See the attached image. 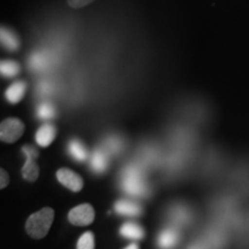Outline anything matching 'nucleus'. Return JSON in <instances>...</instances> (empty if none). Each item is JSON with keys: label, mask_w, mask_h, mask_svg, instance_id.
Returning <instances> with one entry per match:
<instances>
[{"label": "nucleus", "mask_w": 249, "mask_h": 249, "mask_svg": "<svg viewBox=\"0 0 249 249\" xmlns=\"http://www.w3.org/2000/svg\"><path fill=\"white\" fill-rule=\"evenodd\" d=\"M191 249H202V248H200V247H192Z\"/></svg>", "instance_id": "nucleus-24"}, {"label": "nucleus", "mask_w": 249, "mask_h": 249, "mask_svg": "<svg viewBox=\"0 0 249 249\" xmlns=\"http://www.w3.org/2000/svg\"><path fill=\"white\" fill-rule=\"evenodd\" d=\"M30 66L34 71H44L51 66V55L46 52H36L31 55Z\"/></svg>", "instance_id": "nucleus-13"}, {"label": "nucleus", "mask_w": 249, "mask_h": 249, "mask_svg": "<svg viewBox=\"0 0 249 249\" xmlns=\"http://www.w3.org/2000/svg\"><path fill=\"white\" fill-rule=\"evenodd\" d=\"M0 71H1V75L6 77H14L20 71V66L15 61L4 60L0 64Z\"/></svg>", "instance_id": "nucleus-16"}, {"label": "nucleus", "mask_w": 249, "mask_h": 249, "mask_svg": "<svg viewBox=\"0 0 249 249\" xmlns=\"http://www.w3.org/2000/svg\"><path fill=\"white\" fill-rule=\"evenodd\" d=\"M68 152L75 160L83 161L88 158V150L79 140H71L68 144Z\"/></svg>", "instance_id": "nucleus-14"}, {"label": "nucleus", "mask_w": 249, "mask_h": 249, "mask_svg": "<svg viewBox=\"0 0 249 249\" xmlns=\"http://www.w3.org/2000/svg\"><path fill=\"white\" fill-rule=\"evenodd\" d=\"M77 249H95V236L91 232H86L77 241Z\"/></svg>", "instance_id": "nucleus-17"}, {"label": "nucleus", "mask_w": 249, "mask_h": 249, "mask_svg": "<svg viewBox=\"0 0 249 249\" xmlns=\"http://www.w3.org/2000/svg\"><path fill=\"white\" fill-rule=\"evenodd\" d=\"M24 132V124L17 118H7L0 126V139L2 142L14 143L22 136Z\"/></svg>", "instance_id": "nucleus-3"}, {"label": "nucleus", "mask_w": 249, "mask_h": 249, "mask_svg": "<svg viewBox=\"0 0 249 249\" xmlns=\"http://www.w3.org/2000/svg\"><path fill=\"white\" fill-rule=\"evenodd\" d=\"M24 92H26V83L22 81H18L8 87L6 91V99L12 104H17L23 98Z\"/></svg>", "instance_id": "nucleus-11"}, {"label": "nucleus", "mask_w": 249, "mask_h": 249, "mask_svg": "<svg viewBox=\"0 0 249 249\" xmlns=\"http://www.w3.org/2000/svg\"><path fill=\"white\" fill-rule=\"evenodd\" d=\"M116 213L123 216L136 217L142 213V207L138 202L129 201V200H119L114 204Z\"/></svg>", "instance_id": "nucleus-7"}, {"label": "nucleus", "mask_w": 249, "mask_h": 249, "mask_svg": "<svg viewBox=\"0 0 249 249\" xmlns=\"http://www.w3.org/2000/svg\"><path fill=\"white\" fill-rule=\"evenodd\" d=\"M22 152L26 155V164L23 165L22 176L28 181H35L39 176V167L36 164L35 160L38 156V152L35 148L30 145H24L22 148Z\"/></svg>", "instance_id": "nucleus-5"}, {"label": "nucleus", "mask_w": 249, "mask_h": 249, "mask_svg": "<svg viewBox=\"0 0 249 249\" xmlns=\"http://www.w3.org/2000/svg\"><path fill=\"white\" fill-rule=\"evenodd\" d=\"M90 167L96 173L105 172L108 167V158L107 152L101 150V149H97L93 152L91 160H90Z\"/></svg>", "instance_id": "nucleus-9"}, {"label": "nucleus", "mask_w": 249, "mask_h": 249, "mask_svg": "<svg viewBox=\"0 0 249 249\" xmlns=\"http://www.w3.org/2000/svg\"><path fill=\"white\" fill-rule=\"evenodd\" d=\"M57 129L52 124H44L37 130L36 133V142L40 147H49L55 138Z\"/></svg>", "instance_id": "nucleus-8"}, {"label": "nucleus", "mask_w": 249, "mask_h": 249, "mask_svg": "<svg viewBox=\"0 0 249 249\" xmlns=\"http://www.w3.org/2000/svg\"><path fill=\"white\" fill-rule=\"evenodd\" d=\"M95 219V210L90 204H81L73 208L68 213V220L73 225L87 226Z\"/></svg>", "instance_id": "nucleus-4"}, {"label": "nucleus", "mask_w": 249, "mask_h": 249, "mask_svg": "<svg viewBox=\"0 0 249 249\" xmlns=\"http://www.w3.org/2000/svg\"><path fill=\"white\" fill-rule=\"evenodd\" d=\"M124 249H139V246L136 244H130L129 246H127Z\"/></svg>", "instance_id": "nucleus-23"}, {"label": "nucleus", "mask_w": 249, "mask_h": 249, "mask_svg": "<svg viewBox=\"0 0 249 249\" xmlns=\"http://www.w3.org/2000/svg\"><path fill=\"white\" fill-rule=\"evenodd\" d=\"M37 116H38L40 119L44 120L51 119V118H53L55 116V110L50 103H43V104L39 105L38 110H37Z\"/></svg>", "instance_id": "nucleus-18"}, {"label": "nucleus", "mask_w": 249, "mask_h": 249, "mask_svg": "<svg viewBox=\"0 0 249 249\" xmlns=\"http://www.w3.org/2000/svg\"><path fill=\"white\" fill-rule=\"evenodd\" d=\"M9 183V176L4 169L0 170V188L4 189Z\"/></svg>", "instance_id": "nucleus-22"}, {"label": "nucleus", "mask_w": 249, "mask_h": 249, "mask_svg": "<svg viewBox=\"0 0 249 249\" xmlns=\"http://www.w3.org/2000/svg\"><path fill=\"white\" fill-rule=\"evenodd\" d=\"M54 219V211L51 208H44L28 218L26 230L31 238L42 239L48 234Z\"/></svg>", "instance_id": "nucleus-1"}, {"label": "nucleus", "mask_w": 249, "mask_h": 249, "mask_svg": "<svg viewBox=\"0 0 249 249\" xmlns=\"http://www.w3.org/2000/svg\"><path fill=\"white\" fill-rule=\"evenodd\" d=\"M107 148L112 154H117L123 149V141L119 138H110L107 140Z\"/></svg>", "instance_id": "nucleus-19"}, {"label": "nucleus", "mask_w": 249, "mask_h": 249, "mask_svg": "<svg viewBox=\"0 0 249 249\" xmlns=\"http://www.w3.org/2000/svg\"><path fill=\"white\" fill-rule=\"evenodd\" d=\"M179 240H180V234L177 230L166 229L160 234V238H158V245H160V248L169 249V248L174 247V246L178 244Z\"/></svg>", "instance_id": "nucleus-10"}, {"label": "nucleus", "mask_w": 249, "mask_h": 249, "mask_svg": "<svg viewBox=\"0 0 249 249\" xmlns=\"http://www.w3.org/2000/svg\"><path fill=\"white\" fill-rule=\"evenodd\" d=\"M123 188L127 194L132 196H143L148 193V186L141 169L130 165L124 171Z\"/></svg>", "instance_id": "nucleus-2"}, {"label": "nucleus", "mask_w": 249, "mask_h": 249, "mask_svg": "<svg viewBox=\"0 0 249 249\" xmlns=\"http://www.w3.org/2000/svg\"><path fill=\"white\" fill-rule=\"evenodd\" d=\"M52 89H53V86L49 81H42L38 86V91L42 95H50L52 92Z\"/></svg>", "instance_id": "nucleus-21"}, {"label": "nucleus", "mask_w": 249, "mask_h": 249, "mask_svg": "<svg viewBox=\"0 0 249 249\" xmlns=\"http://www.w3.org/2000/svg\"><path fill=\"white\" fill-rule=\"evenodd\" d=\"M1 43L2 46L6 48L9 51H15L20 46V42H18V36L15 35L13 31L6 29V28H1Z\"/></svg>", "instance_id": "nucleus-15"}, {"label": "nucleus", "mask_w": 249, "mask_h": 249, "mask_svg": "<svg viewBox=\"0 0 249 249\" xmlns=\"http://www.w3.org/2000/svg\"><path fill=\"white\" fill-rule=\"evenodd\" d=\"M57 178L61 185L71 192H80L83 188V180L79 174L68 169H60L57 172Z\"/></svg>", "instance_id": "nucleus-6"}, {"label": "nucleus", "mask_w": 249, "mask_h": 249, "mask_svg": "<svg viewBox=\"0 0 249 249\" xmlns=\"http://www.w3.org/2000/svg\"><path fill=\"white\" fill-rule=\"evenodd\" d=\"M120 234L127 239L140 240L144 236V230L136 223H124L120 229Z\"/></svg>", "instance_id": "nucleus-12"}, {"label": "nucleus", "mask_w": 249, "mask_h": 249, "mask_svg": "<svg viewBox=\"0 0 249 249\" xmlns=\"http://www.w3.org/2000/svg\"><path fill=\"white\" fill-rule=\"evenodd\" d=\"M93 1H95V0H67V4L70 7L77 9L85 7V6H88Z\"/></svg>", "instance_id": "nucleus-20"}]
</instances>
